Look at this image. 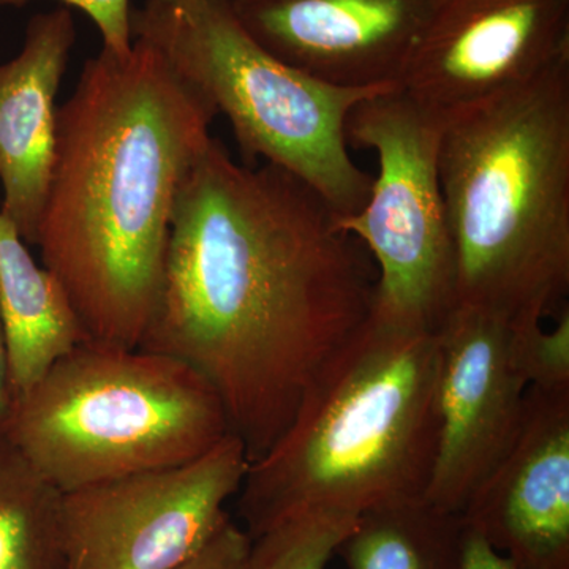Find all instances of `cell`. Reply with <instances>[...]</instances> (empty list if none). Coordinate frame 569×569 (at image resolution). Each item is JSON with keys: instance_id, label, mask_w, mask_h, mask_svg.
I'll return each instance as SVG.
<instances>
[{"instance_id": "22", "label": "cell", "mask_w": 569, "mask_h": 569, "mask_svg": "<svg viewBox=\"0 0 569 569\" xmlns=\"http://www.w3.org/2000/svg\"><path fill=\"white\" fill-rule=\"evenodd\" d=\"M13 389L10 383L9 355H7L6 332L0 318V430L6 429L13 410Z\"/></svg>"}, {"instance_id": "14", "label": "cell", "mask_w": 569, "mask_h": 569, "mask_svg": "<svg viewBox=\"0 0 569 569\" xmlns=\"http://www.w3.org/2000/svg\"><path fill=\"white\" fill-rule=\"evenodd\" d=\"M0 318L14 399L84 342L69 296L0 211Z\"/></svg>"}, {"instance_id": "18", "label": "cell", "mask_w": 569, "mask_h": 569, "mask_svg": "<svg viewBox=\"0 0 569 569\" xmlns=\"http://www.w3.org/2000/svg\"><path fill=\"white\" fill-rule=\"evenodd\" d=\"M518 358L529 387L569 388V309L557 317L553 329L541 321H518L516 328Z\"/></svg>"}, {"instance_id": "11", "label": "cell", "mask_w": 569, "mask_h": 569, "mask_svg": "<svg viewBox=\"0 0 569 569\" xmlns=\"http://www.w3.org/2000/svg\"><path fill=\"white\" fill-rule=\"evenodd\" d=\"M272 58L340 88H400L433 0H230Z\"/></svg>"}, {"instance_id": "5", "label": "cell", "mask_w": 569, "mask_h": 569, "mask_svg": "<svg viewBox=\"0 0 569 569\" xmlns=\"http://www.w3.org/2000/svg\"><path fill=\"white\" fill-rule=\"evenodd\" d=\"M3 432L66 493L192 462L231 430L211 385L178 359L82 342L14 399Z\"/></svg>"}, {"instance_id": "21", "label": "cell", "mask_w": 569, "mask_h": 569, "mask_svg": "<svg viewBox=\"0 0 569 569\" xmlns=\"http://www.w3.org/2000/svg\"><path fill=\"white\" fill-rule=\"evenodd\" d=\"M462 569H518L508 559L490 548L488 542L466 527Z\"/></svg>"}, {"instance_id": "16", "label": "cell", "mask_w": 569, "mask_h": 569, "mask_svg": "<svg viewBox=\"0 0 569 569\" xmlns=\"http://www.w3.org/2000/svg\"><path fill=\"white\" fill-rule=\"evenodd\" d=\"M62 492L0 430V569H66Z\"/></svg>"}, {"instance_id": "8", "label": "cell", "mask_w": 569, "mask_h": 569, "mask_svg": "<svg viewBox=\"0 0 569 569\" xmlns=\"http://www.w3.org/2000/svg\"><path fill=\"white\" fill-rule=\"evenodd\" d=\"M250 459L234 433L192 462L62 493L66 569H174L231 519Z\"/></svg>"}, {"instance_id": "2", "label": "cell", "mask_w": 569, "mask_h": 569, "mask_svg": "<svg viewBox=\"0 0 569 569\" xmlns=\"http://www.w3.org/2000/svg\"><path fill=\"white\" fill-rule=\"evenodd\" d=\"M216 108L151 41L102 48L58 108L37 233L84 342L134 350L162 288L183 178L211 141Z\"/></svg>"}, {"instance_id": "10", "label": "cell", "mask_w": 569, "mask_h": 569, "mask_svg": "<svg viewBox=\"0 0 569 569\" xmlns=\"http://www.w3.org/2000/svg\"><path fill=\"white\" fill-rule=\"evenodd\" d=\"M565 59L569 0H433L400 89L445 116Z\"/></svg>"}, {"instance_id": "6", "label": "cell", "mask_w": 569, "mask_h": 569, "mask_svg": "<svg viewBox=\"0 0 569 569\" xmlns=\"http://www.w3.org/2000/svg\"><path fill=\"white\" fill-rule=\"evenodd\" d=\"M132 37L151 41L227 116L249 159L301 179L337 216L365 208L373 178L348 153L347 121L359 103L395 88H340L280 62L247 36L230 0L133 9Z\"/></svg>"}, {"instance_id": "17", "label": "cell", "mask_w": 569, "mask_h": 569, "mask_svg": "<svg viewBox=\"0 0 569 569\" xmlns=\"http://www.w3.org/2000/svg\"><path fill=\"white\" fill-rule=\"evenodd\" d=\"M356 520L331 512L284 520L253 539L249 569H326Z\"/></svg>"}, {"instance_id": "13", "label": "cell", "mask_w": 569, "mask_h": 569, "mask_svg": "<svg viewBox=\"0 0 569 569\" xmlns=\"http://www.w3.org/2000/svg\"><path fill=\"white\" fill-rule=\"evenodd\" d=\"M77 41L67 7L33 14L20 54L0 63V211L29 246L37 233L52 163L58 108L56 96Z\"/></svg>"}, {"instance_id": "12", "label": "cell", "mask_w": 569, "mask_h": 569, "mask_svg": "<svg viewBox=\"0 0 569 569\" xmlns=\"http://www.w3.org/2000/svg\"><path fill=\"white\" fill-rule=\"evenodd\" d=\"M460 518L518 569H569V388L529 387L518 436Z\"/></svg>"}, {"instance_id": "9", "label": "cell", "mask_w": 569, "mask_h": 569, "mask_svg": "<svg viewBox=\"0 0 569 569\" xmlns=\"http://www.w3.org/2000/svg\"><path fill=\"white\" fill-rule=\"evenodd\" d=\"M516 328L489 310L456 306L437 329L440 433L425 500L441 511L460 515L518 436L529 380Z\"/></svg>"}, {"instance_id": "15", "label": "cell", "mask_w": 569, "mask_h": 569, "mask_svg": "<svg viewBox=\"0 0 569 569\" xmlns=\"http://www.w3.org/2000/svg\"><path fill=\"white\" fill-rule=\"evenodd\" d=\"M466 523L425 498L367 511L337 546L347 569H462Z\"/></svg>"}, {"instance_id": "4", "label": "cell", "mask_w": 569, "mask_h": 569, "mask_svg": "<svg viewBox=\"0 0 569 569\" xmlns=\"http://www.w3.org/2000/svg\"><path fill=\"white\" fill-rule=\"evenodd\" d=\"M438 171L455 307L559 317L569 293V59L445 114Z\"/></svg>"}, {"instance_id": "1", "label": "cell", "mask_w": 569, "mask_h": 569, "mask_svg": "<svg viewBox=\"0 0 569 569\" xmlns=\"http://www.w3.org/2000/svg\"><path fill=\"white\" fill-rule=\"evenodd\" d=\"M377 269L293 174L238 164L216 138L183 178L140 350L222 400L250 460L282 436L318 367L372 310Z\"/></svg>"}, {"instance_id": "20", "label": "cell", "mask_w": 569, "mask_h": 569, "mask_svg": "<svg viewBox=\"0 0 569 569\" xmlns=\"http://www.w3.org/2000/svg\"><path fill=\"white\" fill-rule=\"evenodd\" d=\"M252 542L241 523L230 519L203 550L174 569H249Z\"/></svg>"}, {"instance_id": "19", "label": "cell", "mask_w": 569, "mask_h": 569, "mask_svg": "<svg viewBox=\"0 0 569 569\" xmlns=\"http://www.w3.org/2000/svg\"><path fill=\"white\" fill-rule=\"evenodd\" d=\"M32 0H0V7L21 9ZM66 6L84 11L103 39V48L114 54L132 50V0H61Z\"/></svg>"}, {"instance_id": "7", "label": "cell", "mask_w": 569, "mask_h": 569, "mask_svg": "<svg viewBox=\"0 0 569 569\" xmlns=\"http://www.w3.org/2000/svg\"><path fill=\"white\" fill-rule=\"evenodd\" d=\"M443 118L400 88L359 103L348 144L377 152L378 176L361 211L337 216L376 264L370 313L430 332L455 309V247L438 171Z\"/></svg>"}, {"instance_id": "3", "label": "cell", "mask_w": 569, "mask_h": 569, "mask_svg": "<svg viewBox=\"0 0 569 569\" xmlns=\"http://www.w3.org/2000/svg\"><path fill=\"white\" fill-rule=\"evenodd\" d=\"M437 332L369 318L307 385L290 425L250 460L238 496L254 539L309 515L356 518L426 497L436 463Z\"/></svg>"}, {"instance_id": "23", "label": "cell", "mask_w": 569, "mask_h": 569, "mask_svg": "<svg viewBox=\"0 0 569 569\" xmlns=\"http://www.w3.org/2000/svg\"><path fill=\"white\" fill-rule=\"evenodd\" d=\"M200 0H144L146 9H182V7L194 6Z\"/></svg>"}]
</instances>
